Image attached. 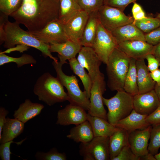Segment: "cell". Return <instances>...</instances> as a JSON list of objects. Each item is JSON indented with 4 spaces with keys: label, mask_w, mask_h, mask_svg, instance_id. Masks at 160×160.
I'll return each mask as SVG.
<instances>
[{
    "label": "cell",
    "mask_w": 160,
    "mask_h": 160,
    "mask_svg": "<svg viewBox=\"0 0 160 160\" xmlns=\"http://www.w3.org/2000/svg\"><path fill=\"white\" fill-rule=\"evenodd\" d=\"M60 8L58 0H23L20 8L10 16L28 31H37L59 19Z\"/></svg>",
    "instance_id": "6da1fadb"
},
{
    "label": "cell",
    "mask_w": 160,
    "mask_h": 160,
    "mask_svg": "<svg viewBox=\"0 0 160 160\" xmlns=\"http://www.w3.org/2000/svg\"><path fill=\"white\" fill-rule=\"evenodd\" d=\"M15 21L11 22L9 20L6 22L4 26V47L11 48L15 45L32 47L41 51L44 57H49L56 62L58 61L57 58L53 57L50 51L49 44L40 41L28 31L24 30Z\"/></svg>",
    "instance_id": "7a4b0ae2"
},
{
    "label": "cell",
    "mask_w": 160,
    "mask_h": 160,
    "mask_svg": "<svg viewBox=\"0 0 160 160\" xmlns=\"http://www.w3.org/2000/svg\"><path fill=\"white\" fill-rule=\"evenodd\" d=\"M33 90L39 100L50 106L68 99L67 93L59 80L48 72L44 73L38 78Z\"/></svg>",
    "instance_id": "3957f363"
},
{
    "label": "cell",
    "mask_w": 160,
    "mask_h": 160,
    "mask_svg": "<svg viewBox=\"0 0 160 160\" xmlns=\"http://www.w3.org/2000/svg\"><path fill=\"white\" fill-rule=\"evenodd\" d=\"M130 60V58L118 47L110 55L106 64V71L107 86L111 90H124V81Z\"/></svg>",
    "instance_id": "277c9868"
},
{
    "label": "cell",
    "mask_w": 160,
    "mask_h": 160,
    "mask_svg": "<svg viewBox=\"0 0 160 160\" xmlns=\"http://www.w3.org/2000/svg\"><path fill=\"white\" fill-rule=\"evenodd\" d=\"M52 64L56 72L57 77L67 89L68 100L70 104L79 106L88 111L90 106L89 99L87 97L85 91H82L80 89L76 76L65 74L62 70L63 65L60 62L53 61Z\"/></svg>",
    "instance_id": "5b68a950"
},
{
    "label": "cell",
    "mask_w": 160,
    "mask_h": 160,
    "mask_svg": "<svg viewBox=\"0 0 160 160\" xmlns=\"http://www.w3.org/2000/svg\"><path fill=\"white\" fill-rule=\"evenodd\" d=\"M103 101L108 109L107 120L114 126L133 110V96L124 90L117 91L115 95L110 99L103 97Z\"/></svg>",
    "instance_id": "8992f818"
},
{
    "label": "cell",
    "mask_w": 160,
    "mask_h": 160,
    "mask_svg": "<svg viewBox=\"0 0 160 160\" xmlns=\"http://www.w3.org/2000/svg\"><path fill=\"white\" fill-rule=\"evenodd\" d=\"M97 15L102 25L111 32L121 26L132 23L134 21L133 17L127 16L123 11L105 4L98 10Z\"/></svg>",
    "instance_id": "52a82bcc"
},
{
    "label": "cell",
    "mask_w": 160,
    "mask_h": 160,
    "mask_svg": "<svg viewBox=\"0 0 160 160\" xmlns=\"http://www.w3.org/2000/svg\"><path fill=\"white\" fill-rule=\"evenodd\" d=\"M109 137H94L90 141L81 143L79 153L84 160H110Z\"/></svg>",
    "instance_id": "ba28073f"
},
{
    "label": "cell",
    "mask_w": 160,
    "mask_h": 160,
    "mask_svg": "<svg viewBox=\"0 0 160 160\" xmlns=\"http://www.w3.org/2000/svg\"><path fill=\"white\" fill-rule=\"evenodd\" d=\"M118 47V43L111 32L105 29L99 22L91 47L102 63L106 64L110 55Z\"/></svg>",
    "instance_id": "9c48e42d"
},
{
    "label": "cell",
    "mask_w": 160,
    "mask_h": 160,
    "mask_svg": "<svg viewBox=\"0 0 160 160\" xmlns=\"http://www.w3.org/2000/svg\"><path fill=\"white\" fill-rule=\"evenodd\" d=\"M106 90L104 75L97 76L92 82L88 113L107 120V113L104 106L103 95ZM108 121V120H107Z\"/></svg>",
    "instance_id": "30bf717a"
},
{
    "label": "cell",
    "mask_w": 160,
    "mask_h": 160,
    "mask_svg": "<svg viewBox=\"0 0 160 160\" xmlns=\"http://www.w3.org/2000/svg\"><path fill=\"white\" fill-rule=\"evenodd\" d=\"M28 31L47 44L62 43L69 40L66 34L63 24L59 20L50 22L41 30Z\"/></svg>",
    "instance_id": "8fae6325"
},
{
    "label": "cell",
    "mask_w": 160,
    "mask_h": 160,
    "mask_svg": "<svg viewBox=\"0 0 160 160\" xmlns=\"http://www.w3.org/2000/svg\"><path fill=\"white\" fill-rule=\"evenodd\" d=\"M78 54L77 60L87 69L92 82L97 76L103 75L100 70L102 62L92 47L82 46Z\"/></svg>",
    "instance_id": "7c38bea8"
},
{
    "label": "cell",
    "mask_w": 160,
    "mask_h": 160,
    "mask_svg": "<svg viewBox=\"0 0 160 160\" xmlns=\"http://www.w3.org/2000/svg\"><path fill=\"white\" fill-rule=\"evenodd\" d=\"M155 47L146 41L135 40L120 42L118 48L130 58L137 60L145 59L148 54L153 55Z\"/></svg>",
    "instance_id": "4fadbf2b"
},
{
    "label": "cell",
    "mask_w": 160,
    "mask_h": 160,
    "mask_svg": "<svg viewBox=\"0 0 160 160\" xmlns=\"http://www.w3.org/2000/svg\"><path fill=\"white\" fill-rule=\"evenodd\" d=\"M87 115L82 108L70 103L58 111L56 124L62 126L77 125L87 120Z\"/></svg>",
    "instance_id": "5bb4252c"
},
{
    "label": "cell",
    "mask_w": 160,
    "mask_h": 160,
    "mask_svg": "<svg viewBox=\"0 0 160 160\" xmlns=\"http://www.w3.org/2000/svg\"><path fill=\"white\" fill-rule=\"evenodd\" d=\"M152 126L143 129L135 130L129 133V146L133 153L140 157L148 154V142L150 139Z\"/></svg>",
    "instance_id": "9a60e30c"
},
{
    "label": "cell",
    "mask_w": 160,
    "mask_h": 160,
    "mask_svg": "<svg viewBox=\"0 0 160 160\" xmlns=\"http://www.w3.org/2000/svg\"><path fill=\"white\" fill-rule=\"evenodd\" d=\"M133 109L137 113L147 116L153 112L160 104L154 89L133 96Z\"/></svg>",
    "instance_id": "2e32d148"
},
{
    "label": "cell",
    "mask_w": 160,
    "mask_h": 160,
    "mask_svg": "<svg viewBox=\"0 0 160 160\" xmlns=\"http://www.w3.org/2000/svg\"><path fill=\"white\" fill-rule=\"evenodd\" d=\"M89 15L87 12L81 10L63 24L66 34L69 40L80 44Z\"/></svg>",
    "instance_id": "e0dca14e"
},
{
    "label": "cell",
    "mask_w": 160,
    "mask_h": 160,
    "mask_svg": "<svg viewBox=\"0 0 160 160\" xmlns=\"http://www.w3.org/2000/svg\"><path fill=\"white\" fill-rule=\"evenodd\" d=\"M82 46L79 43L68 40L59 43L49 44V50L51 52H56L60 63L63 65L67 63V60L75 57Z\"/></svg>",
    "instance_id": "ac0fdd59"
},
{
    "label": "cell",
    "mask_w": 160,
    "mask_h": 160,
    "mask_svg": "<svg viewBox=\"0 0 160 160\" xmlns=\"http://www.w3.org/2000/svg\"><path fill=\"white\" fill-rule=\"evenodd\" d=\"M145 59L136 60L138 93H145L154 89L156 82L152 79Z\"/></svg>",
    "instance_id": "d6986e66"
},
{
    "label": "cell",
    "mask_w": 160,
    "mask_h": 160,
    "mask_svg": "<svg viewBox=\"0 0 160 160\" xmlns=\"http://www.w3.org/2000/svg\"><path fill=\"white\" fill-rule=\"evenodd\" d=\"M147 116L137 113L133 109L129 115L117 121L114 126L129 133L136 130L143 129L150 125L146 120Z\"/></svg>",
    "instance_id": "ffe728a7"
},
{
    "label": "cell",
    "mask_w": 160,
    "mask_h": 160,
    "mask_svg": "<svg viewBox=\"0 0 160 160\" xmlns=\"http://www.w3.org/2000/svg\"><path fill=\"white\" fill-rule=\"evenodd\" d=\"M118 43L124 41L138 40L145 41L144 34L133 23L116 28L111 32Z\"/></svg>",
    "instance_id": "44dd1931"
},
{
    "label": "cell",
    "mask_w": 160,
    "mask_h": 160,
    "mask_svg": "<svg viewBox=\"0 0 160 160\" xmlns=\"http://www.w3.org/2000/svg\"><path fill=\"white\" fill-rule=\"evenodd\" d=\"M44 108L42 104L33 103L30 100L27 99L15 111L13 116L25 124L39 114Z\"/></svg>",
    "instance_id": "7402d4cb"
},
{
    "label": "cell",
    "mask_w": 160,
    "mask_h": 160,
    "mask_svg": "<svg viewBox=\"0 0 160 160\" xmlns=\"http://www.w3.org/2000/svg\"><path fill=\"white\" fill-rule=\"evenodd\" d=\"M129 133L123 129L119 128L109 137V150L110 160L116 156L125 146L129 145Z\"/></svg>",
    "instance_id": "603a6c76"
},
{
    "label": "cell",
    "mask_w": 160,
    "mask_h": 160,
    "mask_svg": "<svg viewBox=\"0 0 160 160\" xmlns=\"http://www.w3.org/2000/svg\"><path fill=\"white\" fill-rule=\"evenodd\" d=\"M87 120L92 126L94 137H110L119 129L110 123L107 120L100 117L92 116L88 113Z\"/></svg>",
    "instance_id": "cb8c5ba5"
},
{
    "label": "cell",
    "mask_w": 160,
    "mask_h": 160,
    "mask_svg": "<svg viewBox=\"0 0 160 160\" xmlns=\"http://www.w3.org/2000/svg\"><path fill=\"white\" fill-rule=\"evenodd\" d=\"M67 137L76 143H85L91 141L94 136L92 126L87 120L72 128Z\"/></svg>",
    "instance_id": "d4e9b609"
},
{
    "label": "cell",
    "mask_w": 160,
    "mask_h": 160,
    "mask_svg": "<svg viewBox=\"0 0 160 160\" xmlns=\"http://www.w3.org/2000/svg\"><path fill=\"white\" fill-rule=\"evenodd\" d=\"M24 127V123L18 119L7 117L0 136V143L12 140L17 137L23 132Z\"/></svg>",
    "instance_id": "484cf974"
},
{
    "label": "cell",
    "mask_w": 160,
    "mask_h": 160,
    "mask_svg": "<svg viewBox=\"0 0 160 160\" xmlns=\"http://www.w3.org/2000/svg\"><path fill=\"white\" fill-rule=\"evenodd\" d=\"M99 22L97 12L89 15L80 42L82 46L92 47L96 36Z\"/></svg>",
    "instance_id": "4316f807"
},
{
    "label": "cell",
    "mask_w": 160,
    "mask_h": 160,
    "mask_svg": "<svg viewBox=\"0 0 160 160\" xmlns=\"http://www.w3.org/2000/svg\"><path fill=\"white\" fill-rule=\"evenodd\" d=\"M59 20L63 24L81 10L76 0H60Z\"/></svg>",
    "instance_id": "83f0119b"
},
{
    "label": "cell",
    "mask_w": 160,
    "mask_h": 160,
    "mask_svg": "<svg viewBox=\"0 0 160 160\" xmlns=\"http://www.w3.org/2000/svg\"><path fill=\"white\" fill-rule=\"evenodd\" d=\"M136 61L135 59L130 58L129 67L124 87V91L132 96L138 93Z\"/></svg>",
    "instance_id": "f1b7e54d"
},
{
    "label": "cell",
    "mask_w": 160,
    "mask_h": 160,
    "mask_svg": "<svg viewBox=\"0 0 160 160\" xmlns=\"http://www.w3.org/2000/svg\"><path fill=\"white\" fill-rule=\"evenodd\" d=\"M68 61L71 69L80 78L87 95L89 99L92 84V81L90 76L88 73H87L85 68L80 65L75 57L69 60Z\"/></svg>",
    "instance_id": "f546056e"
},
{
    "label": "cell",
    "mask_w": 160,
    "mask_h": 160,
    "mask_svg": "<svg viewBox=\"0 0 160 160\" xmlns=\"http://www.w3.org/2000/svg\"><path fill=\"white\" fill-rule=\"evenodd\" d=\"M36 60L31 55L24 54L18 57H14L8 56L3 52L0 53V65L10 62H14L16 63L18 68L23 65L29 64H35L36 63Z\"/></svg>",
    "instance_id": "4dcf8cb0"
},
{
    "label": "cell",
    "mask_w": 160,
    "mask_h": 160,
    "mask_svg": "<svg viewBox=\"0 0 160 160\" xmlns=\"http://www.w3.org/2000/svg\"><path fill=\"white\" fill-rule=\"evenodd\" d=\"M142 32L148 33L160 27V19L158 17H146L141 20H134L133 23Z\"/></svg>",
    "instance_id": "1f68e13d"
},
{
    "label": "cell",
    "mask_w": 160,
    "mask_h": 160,
    "mask_svg": "<svg viewBox=\"0 0 160 160\" xmlns=\"http://www.w3.org/2000/svg\"><path fill=\"white\" fill-rule=\"evenodd\" d=\"M150 140L148 150L149 153L155 156L160 148V124L152 126Z\"/></svg>",
    "instance_id": "d6a6232c"
},
{
    "label": "cell",
    "mask_w": 160,
    "mask_h": 160,
    "mask_svg": "<svg viewBox=\"0 0 160 160\" xmlns=\"http://www.w3.org/2000/svg\"><path fill=\"white\" fill-rule=\"evenodd\" d=\"M81 10L89 15L97 12L104 4L105 0H76Z\"/></svg>",
    "instance_id": "836d02e7"
},
{
    "label": "cell",
    "mask_w": 160,
    "mask_h": 160,
    "mask_svg": "<svg viewBox=\"0 0 160 160\" xmlns=\"http://www.w3.org/2000/svg\"><path fill=\"white\" fill-rule=\"evenodd\" d=\"M23 0H0V11L10 16L20 7Z\"/></svg>",
    "instance_id": "e575fe53"
},
{
    "label": "cell",
    "mask_w": 160,
    "mask_h": 160,
    "mask_svg": "<svg viewBox=\"0 0 160 160\" xmlns=\"http://www.w3.org/2000/svg\"><path fill=\"white\" fill-rule=\"evenodd\" d=\"M37 160H66L67 157L64 153H59L55 148H53L46 153L38 151L35 155Z\"/></svg>",
    "instance_id": "d590c367"
},
{
    "label": "cell",
    "mask_w": 160,
    "mask_h": 160,
    "mask_svg": "<svg viewBox=\"0 0 160 160\" xmlns=\"http://www.w3.org/2000/svg\"><path fill=\"white\" fill-rule=\"evenodd\" d=\"M140 157L136 155L128 145L124 147L112 160H140Z\"/></svg>",
    "instance_id": "8d00e7d4"
},
{
    "label": "cell",
    "mask_w": 160,
    "mask_h": 160,
    "mask_svg": "<svg viewBox=\"0 0 160 160\" xmlns=\"http://www.w3.org/2000/svg\"><path fill=\"white\" fill-rule=\"evenodd\" d=\"M26 138L19 142H15L12 140L1 143L0 145V157L2 160H10L12 153L10 149L11 144L15 143L17 145H21Z\"/></svg>",
    "instance_id": "74e56055"
},
{
    "label": "cell",
    "mask_w": 160,
    "mask_h": 160,
    "mask_svg": "<svg viewBox=\"0 0 160 160\" xmlns=\"http://www.w3.org/2000/svg\"><path fill=\"white\" fill-rule=\"evenodd\" d=\"M145 41L153 46L160 42V27L144 34Z\"/></svg>",
    "instance_id": "f35d334b"
},
{
    "label": "cell",
    "mask_w": 160,
    "mask_h": 160,
    "mask_svg": "<svg viewBox=\"0 0 160 160\" xmlns=\"http://www.w3.org/2000/svg\"><path fill=\"white\" fill-rule=\"evenodd\" d=\"M137 0H105L104 4L117 8L124 11L126 7Z\"/></svg>",
    "instance_id": "ab89813d"
},
{
    "label": "cell",
    "mask_w": 160,
    "mask_h": 160,
    "mask_svg": "<svg viewBox=\"0 0 160 160\" xmlns=\"http://www.w3.org/2000/svg\"><path fill=\"white\" fill-rule=\"evenodd\" d=\"M145 119L150 125L160 124V104L153 112L146 116Z\"/></svg>",
    "instance_id": "60d3db41"
},
{
    "label": "cell",
    "mask_w": 160,
    "mask_h": 160,
    "mask_svg": "<svg viewBox=\"0 0 160 160\" xmlns=\"http://www.w3.org/2000/svg\"><path fill=\"white\" fill-rule=\"evenodd\" d=\"M145 59L147 60V67L150 72L159 68L160 66V61L153 54H149L147 55Z\"/></svg>",
    "instance_id": "b9f144b4"
},
{
    "label": "cell",
    "mask_w": 160,
    "mask_h": 160,
    "mask_svg": "<svg viewBox=\"0 0 160 160\" xmlns=\"http://www.w3.org/2000/svg\"><path fill=\"white\" fill-rule=\"evenodd\" d=\"M8 20V16L0 13V45L3 43L4 36V26Z\"/></svg>",
    "instance_id": "7bdbcfd3"
},
{
    "label": "cell",
    "mask_w": 160,
    "mask_h": 160,
    "mask_svg": "<svg viewBox=\"0 0 160 160\" xmlns=\"http://www.w3.org/2000/svg\"><path fill=\"white\" fill-rule=\"evenodd\" d=\"M9 113V111L4 108L1 107L0 108V136H1L3 127L6 122V116Z\"/></svg>",
    "instance_id": "ee69618b"
},
{
    "label": "cell",
    "mask_w": 160,
    "mask_h": 160,
    "mask_svg": "<svg viewBox=\"0 0 160 160\" xmlns=\"http://www.w3.org/2000/svg\"><path fill=\"white\" fill-rule=\"evenodd\" d=\"M150 74L153 80L156 82V84L160 86V69L158 68L150 72Z\"/></svg>",
    "instance_id": "f6af8a7d"
},
{
    "label": "cell",
    "mask_w": 160,
    "mask_h": 160,
    "mask_svg": "<svg viewBox=\"0 0 160 160\" xmlns=\"http://www.w3.org/2000/svg\"><path fill=\"white\" fill-rule=\"evenodd\" d=\"M146 17L145 13L143 9L139 12L133 15V17L134 20H140Z\"/></svg>",
    "instance_id": "bcb514c9"
},
{
    "label": "cell",
    "mask_w": 160,
    "mask_h": 160,
    "mask_svg": "<svg viewBox=\"0 0 160 160\" xmlns=\"http://www.w3.org/2000/svg\"><path fill=\"white\" fill-rule=\"evenodd\" d=\"M134 3L132 10V15L139 12L143 9L139 4L135 2Z\"/></svg>",
    "instance_id": "7dc6e473"
},
{
    "label": "cell",
    "mask_w": 160,
    "mask_h": 160,
    "mask_svg": "<svg viewBox=\"0 0 160 160\" xmlns=\"http://www.w3.org/2000/svg\"><path fill=\"white\" fill-rule=\"evenodd\" d=\"M140 160H156L154 156L148 153L140 157Z\"/></svg>",
    "instance_id": "c3c4849f"
},
{
    "label": "cell",
    "mask_w": 160,
    "mask_h": 160,
    "mask_svg": "<svg viewBox=\"0 0 160 160\" xmlns=\"http://www.w3.org/2000/svg\"><path fill=\"white\" fill-rule=\"evenodd\" d=\"M153 55L160 61V42L156 45Z\"/></svg>",
    "instance_id": "681fc988"
},
{
    "label": "cell",
    "mask_w": 160,
    "mask_h": 160,
    "mask_svg": "<svg viewBox=\"0 0 160 160\" xmlns=\"http://www.w3.org/2000/svg\"><path fill=\"white\" fill-rule=\"evenodd\" d=\"M154 90L160 102V86H158L156 84Z\"/></svg>",
    "instance_id": "f907efd6"
},
{
    "label": "cell",
    "mask_w": 160,
    "mask_h": 160,
    "mask_svg": "<svg viewBox=\"0 0 160 160\" xmlns=\"http://www.w3.org/2000/svg\"><path fill=\"white\" fill-rule=\"evenodd\" d=\"M156 160H160V152L154 156Z\"/></svg>",
    "instance_id": "816d5d0a"
},
{
    "label": "cell",
    "mask_w": 160,
    "mask_h": 160,
    "mask_svg": "<svg viewBox=\"0 0 160 160\" xmlns=\"http://www.w3.org/2000/svg\"><path fill=\"white\" fill-rule=\"evenodd\" d=\"M156 17L160 19V12L157 14Z\"/></svg>",
    "instance_id": "f5cc1de1"
},
{
    "label": "cell",
    "mask_w": 160,
    "mask_h": 160,
    "mask_svg": "<svg viewBox=\"0 0 160 160\" xmlns=\"http://www.w3.org/2000/svg\"><path fill=\"white\" fill-rule=\"evenodd\" d=\"M59 0V1H60V0Z\"/></svg>",
    "instance_id": "db71d44e"
}]
</instances>
